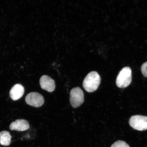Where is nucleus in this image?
I'll use <instances>...</instances> for the list:
<instances>
[{"label": "nucleus", "instance_id": "9", "mask_svg": "<svg viewBox=\"0 0 147 147\" xmlns=\"http://www.w3.org/2000/svg\"><path fill=\"white\" fill-rule=\"evenodd\" d=\"M11 136L9 132L3 131L0 132V144L2 146H9L11 141Z\"/></svg>", "mask_w": 147, "mask_h": 147}, {"label": "nucleus", "instance_id": "8", "mask_svg": "<svg viewBox=\"0 0 147 147\" xmlns=\"http://www.w3.org/2000/svg\"><path fill=\"white\" fill-rule=\"evenodd\" d=\"M25 89L21 84H16L11 89L10 95L13 100L15 101L19 100L23 96L24 93Z\"/></svg>", "mask_w": 147, "mask_h": 147}, {"label": "nucleus", "instance_id": "6", "mask_svg": "<svg viewBox=\"0 0 147 147\" xmlns=\"http://www.w3.org/2000/svg\"><path fill=\"white\" fill-rule=\"evenodd\" d=\"M40 84L42 89L49 92L54 91L56 87L55 81L47 75H43L41 77Z\"/></svg>", "mask_w": 147, "mask_h": 147}, {"label": "nucleus", "instance_id": "2", "mask_svg": "<svg viewBox=\"0 0 147 147\" xmlns=\"http://www.w3.org/2000/svg\"><path fill=\"white\" fill-rule=\"evenodd\" d=\"M132 81V71L131 68L125 67L119 71L117 77L116 84L117 87L123 88L127 87Z\"/></svg>", "mask_w": 147, "mask_h": 147}, {"label": "nucleus", "instance_id": "11", "mask_svg": "<svg viewBox=\"0 0 147 147\" xmlns=\"http://www.w3.org/2000/svg\"><path fill=\"white\" fill-rule=\"evenodd\" d=\"M141 71L143 76L147 78V62L142 64L141 67Z\"/></svg>", "mask_w": 147, "mask_h": 147}, {"label": "nucleus", "instance_id": "7", "mask_svg": "<svg viewBox=\"0 0 147 147\" xmlns=\"http://www.w3.org/2000/svg\"><path fill=\"white\" fill-rule=\"evenodd\" d=\"M10 129L23 131L29 129L30 128L29 123L24 119H18L12 122L10 125Z\"/></svg>", "mask_w": 147, "mask_h": 147}, {"label": "nucleus", "instance_id": "1", "mask_svg": "<svg viewBox=\"0 0 147 147\" xmlns=\"http://www.w3.org/2000/svg\"><path fill=\"white\" fill-rule=\"evenodd\" d=\"M101 78L98 73L92 71L84 79L83 87L88 92L91 93L96 91L100 83Z\"/></svg>", "mask_w": 147, "mask_h": 147}, {"label": "nucleus", "instance_id": "3", "mask_svg": "<svg viewBox=\"0 0 147 147\" xmlns=\"http://www.w3.org/2000/svg\"><path fill=\"white\" fill-rule=\"evenodd\" d=\"M84 101V95L82 90L78 87L73 88L70 93V102L72 107H79Z\"/></svg>", "mask_w": 147, "mask_h": 147}, {"label": "nucleus", "instance_id": "5", "mask_svg": "<svg viewBox=\"0 0 147 147\" xmlns=\"http://www.w3.org/2000/svg\"><path fill=\"white\" fill-rule=\"evenodd\" d=\"M25 101L29 105L39 107L43 105L45 100L43 96L39 93L32 92L27 95L25 97Z\"/></svg>", "mask_w": 147, "mask_h": 147}, {"label": "nucleus", "instance_id": "4", "mask_svg": "<svg viewBox=\"0 0 147 147\" xmlns=\"http://www.w3.org/2000/svg\"><path fill=\"white\" fill-rule=\"evenodd\" d=\"M129 123L134 129L142 131L147 129V117L141 115H133L130 117Z\"/></svg>", "mask_w": 147, "mask_h": 147}, {"label": "nucleus", "instance_id": "10", "mask_svg": "<svg viewBox=\"0 0 147 147\" xmlns=\"http://www.w3.org/2000/svg\"><path fill=\"white\" fill-rule=\"evenodd\" d=\"M111 147H130V146L124 141L119 140L114 143Z\"/></svg>", "mask_w": 147, "mask_h": 147}]
</instances>
